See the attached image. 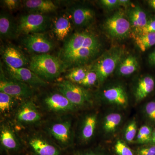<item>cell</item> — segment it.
<instances>
[{
	"label": "cell",
	"instance_id": "1",
	"mask_svg": "<svg viewBox=\"0 0 155 155\" xmlns=\"http://www.w3.org/2000/svg\"><path fill=\"white\" fill-rule=\"evenodd\" d=\"M28 65L31 70L44 80L57 78L66 69L60 58L48 54L33 55Z\"/></svg>",
	"mask_w": 155,
	"mask_h": 155
},
{
	"label": "cell",
	"instance_id": "2",
	"mask_svg": "<svg viewBox=\"0 0 155 155\" xmlns=\"http://www.w3.org/2000/svg\"><path fill=\"white\" fill-rule=\"evenodd\" d=\"M124 50L115 48L106 53L94 65L92 69L97 75L98 81L102 83L114 72L123 59Z\"/></svg>",
	"mask_w": 155,
	"mask_h": 155
},
{
	"label": "cell",
	"instance_id": "3",
	"mask_svg": "<svg viewBox=\"0 0 155 155\" xmlns=\"http://www.w3.org/2000/svg\"><path fill=\"white\" fill-rule=\"evenodd\" d=\"M101 46L99 40L94 33L88 31H79L66 39L59 55L83 48H101Z\"/></svg>",
	"mask_w": 155,
	"mask_h": 155
},
{
	"label": "cell",
	"instance_id": "4",
	"mask_svg": "<svg viewBox=\"0 0 155 155\" xmlns=\"http://www.w3.org/2000/svg\"><path fill=\"white\" fill-rule=\"evenodd\" d=\"M50 21L49 18L44 14L30 13L22 15L17 22L18 36L41 33L48 28Z\"/></svg>",
	"mask_w": 155,
	"mask_h": 155
},
{
	"label": "cell",
	"instance_id": "5",
	"mask_svg": "<svg viewBox=\"0 0 155 155\" xmlns=\"http://www.w3.org/2000/svg\"><path fill=\"white\" fill-rule=\"evenodd\" d=\"M131 25L128 17L122 10L116 11L105 21L104 28L113 38L123 39L129 34Z\"/></svg>",
	"mask_w": 155,
	"mask_h": 155
},
{
	"label": "cell",
	"instance_id": "6",
	"mask_svg": "<svg viewBox=\"0 0 155 155\" xmlns=\"http://www.w3.org/2000/svg\"><path fill=\"white\" fill-rule=\"evenodd\" d=\"M58 91L75 107H82L90 101L88 92L69 81L66 80L58 84Z\"/></svg>",
	"mask_w": 155,
	"mask_h": 155
},
{
	"label": "cell",
	"instance_id": "7",
	"mask_svg": "<svg viewBox=\"0 0 155 155\" xmlns=\"http://www.w3.org/2000/svg\"><path fill=\"white\" fill-rule=\"evenodd\" d=\"M99 48H83L75 50L64 54L59 55L58 58L67 68L86 65L99 53Z\"/></svg>",
	"mask_w": 155,
	"mask_h": 155
},
{
	"label": "cell",
	"instance_id": "8",
	"mask_svg": "<svg viewBox=\"0 0 155 155\" xmlns=\"http://www.w3.org/2000/svg\"><path fill=\"white\" fill-rule=\"evenodd\" d=\"M21 43L29 53L35 54H48L54 47L52 42L42 33H34L25 35Z\"/></svg>",
	"mask_w": 155,
	"mask_h": 155
},
{
	"label": "cell",
	"instance_id": "9",
	"mask_svg": "<svg viewBox=\"0 0 155 155\" xmlns=\"http://www.w3.org/2000/svg\"><path fill=\"white\" fill-rule=\"evenodd\" d=\"M4 74L1 69L0 91L19 98H27L32 95V90L29 85L13 78L8 79Z\"/></svg>",
	"mask_w": 155,
	"mask_h": 155
},
{
	"label": "cell",
	"instance_id": "10",
	"mask_svg": "<svg viewBox=\"0 0 155 155\" xmlns=\"http://www.w3.org/2000/svg\"><path fill=\"white\" fill-rule=\"evenodd\" d=\"M6 69L11 78L28 85L43 86L47 84L45 81L38 76L29 68H14L6 65Z\"/></svg>",
	"mask_w": 155,
	"mask_h": 155
},
{
	"label": "cell",
	"instance_id": "11",
	"mask_svg": "<svg viewBox=\"0 0 155 155\" xmlns=\"http://www.w3.org/2000/svg\"><path fill=\"white\" fill-rule=\"evenodd\" d=\"M2 58L7 66L20 68L29 65L30 59L19 48L13 45H8L4 48Z\"/></svg>",
	"mask_w": 155,
	"mask_h": 155
},
{
	"label": "cell",
	"instance_id": "12",
	"mask_svg": "<svg viewBox=\"0 0 155 155\" xmlns=\"http://www.w3.org/2000/svg\"><path fill=\"white\" fill-rule=\"evenodd\" d=\"M30 155H64L60 147L40 137H33L28 142Z\"/></svg>",
	"mask_w": 155,
	"mask_h": 155
},
{
	"label": "cell",
	"instance_id": "13",
	"mask_svg": "<svg viewBox=\"0 0 155 155\" xmlns=\"http://www.w3.org/2000/svg\"><path fill=\"white\" fill-rule=\"evenodd\" d=\"M50 134L57 140L61 149L67 148L71 141V124L68 121L54 123L49 128Z\"/></svg>",
	"mask_w": 155,
	"mask_h": 155
},
{
	"label": "cell",
	"instance_id": "14",
	"mask_svg": "<svg viewBox=\"0 0 155 155\" xmlns=\"http://www.w3.org/2000/svg\"><path fill=\"white\" fill-rule=\"evenodd\" d=\"M1 143L5 155H17L20 152V146L12 130L7 126H3L0 134Z\"/></svg>",
	"mask_w": 155,
	"mask_h": 155
},
{
	"label": "cell",
	"instance_id": "15",
	"mask_svg": "<svg viewBox=\"0 0 155 155\" xmlns=\"http://www.w3.org/2000/svg\"><path fill=\"white\" fill-rule=\"evenodd\" d=\"M72 24L78 27L87 26L94 20V11L88 7H74L70 9L69 14Z\"/></svg>",
	"mask_w": 155,
	"mask_h": 155
},
{
	"label": "cell",
	"instance_id": "16",
	"mask_svg": "<svg viewBox=\"0 0 155 155\" xmlns=\"http://www.w3.org/2000/svg\"><path fill=\"white\" fill-rule=\"evenodd\" d=\"M45 103L50 110L54 112H68L76 107L61 93H54L46 97Z\"/></svg>",
	"mask_w": 155,
	"mask_h": 155
},
{
	"label": "cell",
	"instance_id": "17",
	"mask_svg": "<svg viewBox=\"0 0 155 155\" xmlns=\"http://www.w3.org/2000/svg\"><path fill=\"white\" fill-rule=\"evenodd\" d=\"M41 115L35 105L31 101L22 103L17 111V119L18 122L25 124H30L39 121Z\"/></svg>",
	"mask_w": 155,
	"mask_h": 155
},
{
	"label": "cell",
	"instance_id": "18",
	"mask_svg": "<svg viewBox=\"0 0 155 155\" xmlns=\"http://www.w3.org/2000/svg\"><path fill=\"white\" fill-rule=\"evenodd\" d=\"M103 97L110 104L121 107H125L128 104L127 94L120 85H116L106 89L103 91Z\"/></svg>",
	"mask_w": 155,
	"mask_h": 155
},
{
	"label": "cell",
	"instance_id": "19",
	"mask_svg": "<svg viewBox=\"0 0 155 155\" xmlns=\"http://www.w3.org/2000/svg\"><path fill=\"white\" fill-rule=\"evenodd\" d=\"M68 15L67 14L60 15L53 22V33L60 41H65L72 30V22Z\"/></svg>",
	"mask_w": 155,
	"mask_h": 155
},
{
	"label": "cell",
	"instance_id": "20",
	"mask_svg": "<svg viewBox=\"0 0 155 155\" xmlns=\"http://www.w3.org/2000/svg\"><path fill=\"white\" fill-rule=\"evenodd\" d=\"M0 35L1 38L12 39L18 36L17 24L11 15L5 12L0 15Z\"/></svg>",
	"mask_w": 155,
	"mask_h": 155
},
{
	"label": "cell",
	"instance_id": "21",
	"mask_svg": "<svg viewBox=\"0 0 155 155\" xmlns=\"http://www.w3.org/2000/svg\"><path fill=\"white\" fill-rule=\"evenodd\" d=\"M23 5L30 13L44 14L54 12L58 7L49 0H27L24 1Z\"/></svg>",
	"mask_w": 155,
	"mask_h": 155
},
{
	"label": "cell",
	"instance_id": "22",
	"mask_svg": "<svg viewBox=\"0 0 155 155\" xmlns=\"http://www.w3.org/2000/svg\"><path fill=\"white\" fill-rule=\"evenodd\" d=\"M155 87V81L152 76L146 75L138 81L136 88L134 96L136 101L144 99L152 92Z\"/></svg>",
	"mask_w": 155,
	"mask_h": 155
},
{
	"label": "cell",
	"instance_id": "23",
	"mask_svg": "<svg viewBox=\"0 0 155 155\" xmlns=\"http://www.w3.org/2000/svg\"><path fill=\"white\" fill-rule=\"evenodd\" d=\"M128 18L131 27L135 28V31L144 27L149 19L145 12L139 6H136L130 10Z\"/></svg>",
	"mask_w": 155,
	"mask_h": 155
},
{
	"label": "cell",
	"instance_id": "24",
	"mask_svg": "<svg viewBox=\"0 0 155 155\" xmlns=\"http://www.w3.org/2000/svg\"><path fill=\"white\" fill-rule=\"evenodd\" d=\"M97 123V116L96 114H90L85 117L84 120L81 137L84 141H87L94 134Z\"/></svg>",
	"mask_w": 155,
	"mask_h": 155
},
{
	"label": "cell",
	"instance_id": "25",
	"mask_svg": "<svg viewBox=\"0 0 155 155\" xmlns=\"http://www.w3.org/2000/svg\"><path fill=\"white\" fill-rule=\"evenodd\" d=\"M138 68V63L135 57L129 55L122 59L118 66L117 72L122 76H127L133 74Z\"/></svg>",
	"mask_w": 155,
	"mask_h": 155
},
{
	"label": "cell",
	"instance_id": "26",
	"mask_svg": "<svg viewBox=\"0 0 155 155\" xmlns=\"http://www.w3.org/2000/svg\"><path fill=\"white\" fill-rule=\"evenodd\" d=\"M92 67L93 65L86 64L71 68L65 76L66 80L78 84L83 80Z\"/></svg>",
	"mask_w": 155,
	"mask_h": 155
},
{
	"label": "cell",
	"instance_id": "27",
	"mask_svg": "<svg viewBox=\"0 0 155 155\" xmlns=\"http://www.w3.org/2000/svg\"><path fill=\"white\" fill-rule=\"evenodd\" d=\"M122 120V116L118 113H111L105 117L103 128L106 133H113L117 129Z\"/></svg>",
	"mask_w": 155,
	"mask_h": 155
},
{
	"label": "cell",
	"instance_id": "28",
	"mask_svg": "<svg viewBox=\"0 0 155 155\" xmlns=\"http://www.w3.org/2000/svg\"><path fill=\"white\" fill-rule=\"evenodd\" d=\"M135 43L140 51H145L155 45V32L136 35Z\"/></svg>",
	"mask_w": 155,
	"mask_h": 155
},
{
	"label": "cell",
	"instance_id": "29",
	"mask_svg": "<svg viewBox=\"0 0 155 155\" xmlns=\"http://www.w3.org/2000/svg\"><path fill=\"white\" fill-rule=\"evenodd\" d=\"M15 97L0 92V111L2 114L8 113L15 104Z\"/></svg>",
	"mask_w": 155,
	"mask_h": 155
},
{
	"label": "cell",
	"instance_id": "30",
	"mask_svg": "<svg viewBox=\"0 0 155 155\" xmlns=\"http://www.w3.org/2000/svg\"><path fill=\"white\" fill-rule=\"evenodd\" d=\"M153 131L152 128L148 125L142 126L137 135V142L140 144H150Z\"/></svg>",
	"mask_w": 155,
	"mask_h": 155
},
{
	"label": "cell",
	"instance_id": "31",
	"mask_svg": "<svg viewBox=\"0 0 155 155\" xmlns=\"http://www.w3.org/2000/svg\"><path fill=\"white\" fill-rule=\"evenodd\" d=\"M115 155H135L134 150L127 146L125 143L119 140L115 143L114 147Z\"/></svg>",
	"mask_w": 155,
	"mask_h": 155
},
{
	"label": "cell",
	"instance_id": "32",
	"mask_svg": "<svg viewBox=\"0 0 155 155\" xmlns=\"http://www.w3.org/2000/svg\"><path fill=\"white\" fill-rule=\"evenodd\" d=\"M137 131V125L134 120H132L127 124L124 132V138L127 142L131 143L135 138Z\"/></svg>",
	"mask_w": 155,
	"mask_h": 155
},
{
	"label": "cell",
	"instance_id": "33",
	"mask_svg": "<svg viewBox=\"0 0 155 155\" xmlns=\"http://www.w3.org/2000/svg\"><path fill=\"white\" fill-rule=\"evenodd\" d=\"M97 81H98L97 75L95 71L91 69L87 72L83 80L78 84L81 86L89 87L93 86Z\"/></svg>",
	"mask_w": 155,
	"mask_h": 155
},
{
	"label": "cell",
	"instance_id": "34",
	"mask_svg": "<svg viewBox=\"0 0 155 155\" xmlns=\"http://www.w3.org/2000/svg\"><path fill=\"white\" fill-rule=\"evenodd\" d=\"M146 116L150 121L155 124V101L147 103L144 109Z\"/></svg>",
	"mask_w": 155,
	"mask_h": 155
},
{
	"label": "cell",
	"instance_id": "35",
	"mask_svg": "<svg viewBox=\"0 0 155 155\" xmlns=\"http://www.w3.org/2000/svg\"><path fill=\"white\" fill-rule=\"evenodd\" d=\"M137 35H142L148 33L155 32V17L149 19L144 27L135 31Z\"/></svg>",
	"mask_w": 155,
	"mask_h": 155
},
{
	"label": "cell",
	"instance_id": "36",
	"mask_svg": "<svg viewBox=\"0 0 155 155\" xmlns=\"http://www.w3.org/2000/svg\"><path fill=\"white\" fill-rule=\"evenodd\" d=\"M135 155H155V145L140 147L134 150Z\"/></svg>",
	"mask_w": 155,
	"mask_h": 155
},
{
	"label": "cell",
	"instance_id": "37",
	"mask_svg": "<svg viewBox=\"0 0 155 155\" xmlns=\"http://www.w3.org/2000/svg\"><path fill=\"white\" fill-rule=\"evenodd\" d=\"M72 155H108L104 150L90 149L82 151L76 152Z\"/></svg>",
	"mask_w": 155,
	"mask_h": 155
},
{
	"label": "cell",
	"instance_id": "38",
	"mask_svg": "<svg viewBox=\"0 0 155 155\" xmlns=\"http://www.w3.org/2000/svg\"><path fill=\"white\" fill-rule=\"evenodd\" d=\"M100 4L105 8L112 10L119 6V0H101Z\"/></svg>",
	"mask_w": 155,
	"mask_h": 155
},
{
	"label": "cell",
	"instance_id": "39",
	"mask_svg": "<svg viewBox=\"0 0 155 155\" xmlns=\"http://www.w3.org/2000/svg\"><path fill=\"white\" fill-rule=\"evenodd\" d=\"M21 2V1L18 0H5L2 1L3 5L11 11L17 8L20 5Z\"/></svg>",
	"mask_w": 155,
	"mask_h": 155
},
{
	"label": "cell",
	"instance_id": "40",
	"mask_svg": "<svg viewBox=\"0 0 155 155\" xmlns=\"http://www.w3.org/2000/svg\"><path fill=\"white\" fill-rule=\"evenodd\" d=\"M148 61L150 66L155 67V49L149 55Z\"/></svg>",
	"mask_w": 155,
	"mask_h": 155
},
{
	"label": "cell",
	"instance_id": "41",
	"mask_svg": "<svg viewBox=\"0 0 155 155\" xmlns=\"http://www.w3.org/2000/svg\"><path fill=\"white\" fill-rule=\"evenodd\" d=\"M119 6H127L130 4V1L128 0H119Z\"/></svg>",
	"mask_w": 155,
	"mask_h": 155
},
{
	"label": "cell",
	"instance_id": "42",
	"mask_svg": "<svg viewBox=\"0 0 155 155\" xmlns=\"http://www.w3.org/2000/svg\"><path fill=\"white\" fill-rule=\"evenodd\" d=\"M147 3L155 11V0H149Z\"/></svg>",
	"mask_w": 155,
	"mask_h": 155
},
{
	"label": "cell",
	"instance_id": "43",
	"mask_svg": "<svg viewBox=\"0 0 155 155\" xmlns=\"http://www.w3.org/2000/svg\"><path fill=\"white\" fill-rule=\"evenodd\" d=\"M150 144L155 145V130L153 131L152 136Z\"/></svg>",
	"mask_w": 155,
	"mask_h": 155
}]
</instances>
